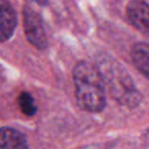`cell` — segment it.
I'll use <instances>...</instances> for the list:
<instances>
[{"instance_id": "cell-1", "label": "cell", "mask_w": 149, "mask_h": 149, "mask_svg": "<svg viewBox=\"0 0 149 149\" xmlns=\"http://www.w3.org/2000/svg\"><path fill=\"white\" fill-rule=\"evenodd\" d=\"M76 99L82 109L100 112L106 105V88L96 64L80 61L72 70Z\"/></svg>"}, {"instance_id": "cell-2", "label": "cell", "mask_w": 149, "mask_h": 149, "mask_svg": "<svg viewBox=\"0 0 149 149\" xmlns=\"http://www.w3.org/2000/svg\"><path fill=\"white\" fill-rule=\"evenodd\" d=\"M96 66L101 74L105 88L118 103L131 108L140 103L141 94L130 74L118 60L102 54L97 58Z\"/></svg>"}, {"instance_id": "cell-3", "label": "cell", "mask_w": 149, "mask_h": 149, "mask_svg": "<svg viewBox=\"0 0 149 149\" xmlns=\"http://www.w3.org/2000/svg\"><path fill=\"white\" fill-rule=\"evenodd\" d=\"M23 22L28 41L37 49H46L48 39L40 13L29 5H25L23 9Z\"/></svg>"}, {"instance_id": "cell-4", "label": "cell", "mask_w": 149, "mask_h": 149, "mask_svg": "<svg viewBox=\"0 0 149 149\" xmlns=\"http://www.w3.org/2000/svg\"><path fill=\"white\" fill-rule=\"evenodd\" d=\"M127 17L137 30L149 37V4L144 0H131L127 5Z\"/></svg>"}, {"instance_id": "cell-5", "label": "cell", "mask_w": 149, "mask_h": 149, "mask_svg": "<svg viewBox=\"0 0 149 149\" xmlns=\"http://www.w3.org/2000/svg\"><path fill=\"white\" fill-rule=\"evenodd\" d=\"M17 24V13L9 0H0V42L10 39Z\"/></svg>"}, {"instance_id": "cell-6", "label": "cell", "mask_w": 149, "mask_h": 149, "mask_svg": "<svg viewBox=\"0 0 149 149\" xmlns=\"http://www.w3.org/2000/svg\"><path fill=\"white\" fill-rule=\"evenodd\" d=\"M27 138L19 131L13 128H0V149L27 148Z\"/></svg>"}, {"instance_id": "cell-7", "label": "cell", "mask_w": 149, "mask_h": 149, "mask_svg": "<svg viewBox=\"0 0 149 149\" xmlns=\"http://www.w3.org/2000/svg\"><path fill=\"white\" fill-rule=\"evenodd\" d=\"M132 62L136 68L149 79V43L139 42L135 44L131 51Z\"/></svg>"}, {"instance_id": "cell-8", "label": "cell", "mask_w": 149, "mask_h": 149, "mask_svg": "<svg viewBox=\"0 0 149 149\" xmlns=\"http://www.w3.org/2000/svg\"><path fill=\"white\" fill-rule=\"evenodd\" d=\"M17 103L22 112L27 116H34L37 112V106L34 97L29 92H23L17 98Z\"/></svg>"}, {"instance_id": "cell-9", "label": "cell", "mask_w": 149, "mask_h": 149, "mask_svg": "<svg viewBox=\"0 0 149 149\" xmlns=\"http://www.w3.org/2000/svg\"><path fill=\"white\" fill-rule=\"evenodd\" d=\"M31 1H33V2H35V3H37L38 5H41V6H44V5L47 4L49 0H31Z\"/></svg>"}]
</instances>
